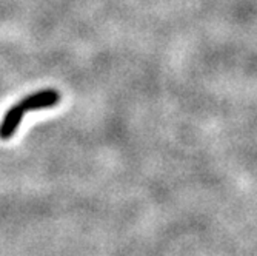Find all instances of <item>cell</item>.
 Segmentation results:
<instances>
[{
  "mask_svg": "<svg viewBox=\"0 0 257 256\" xmlns=\"http://www.w3.org/2000/svg\"><path fill=\"white\" fill-rule=\"evenodd\" d=\"M59 101H60V93L53 88H48V90H42V91L34 93V95L25 98L19 104L23 107L25 111H34V110L51 108V107L57 105Z\"/></svg>",
  "mask_w": 257,
  "mask_h": 256,
  "instance_id": "6da1fadb",
  "label": "cell"
},
{
  "mask_svg": "<svg viewBox=\"0 0 257 256\" xmlns=\"http://www.w3.org/2000/svg\"><path fill=\"white\" fill-rule=\"evenodd\" d=\"M25 113L27 111L23 110V107L19 102L5 113L2 122H0V139L7 141V139H10L16 133L17 127L20 125V122L23 119V116H25Z\"/></svg>",
  "mask_w": 257,
  "mask_h": 256,
  "instance_id": "7a4b0ae2",
  "label": "cell"
}]
</instances>
